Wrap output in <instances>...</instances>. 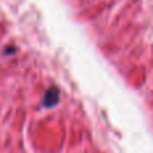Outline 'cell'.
Here are the masks:
<instances>
[{
  "mask_svg": "<svg viewBox=\"0 0 153 153\" xmlns=\"http://www.w3.org/2000/svg\"><path fill=\"white\" fill-rule=\"evenodd\" d=\"M59 97H61V91L56 86H53L46 91L45 94V100H43V106L47 109L55 106L56 103L59 102Z\"/></svg>",
  "mask_w": 153,
  "mask_h": 153,
  "instance_id": "cell-1",
  "label": "cell"
}]
</instances>
